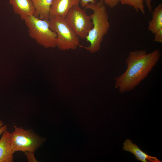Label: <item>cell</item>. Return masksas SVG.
Returning a JSON list of instances; mask_svg holds the SVG:
<instances>
[{"mask_svg": "<svg viewBox=\"0 0 162 162\" xmlns=\"http://www.w3.org/2000/svg\"><path fill=\"white\" fill-rule=\"evenodd\" d=\"M35 8L36 16L42 20H49L53 0H31Z\"/></svg>", "mask_w": 162, "mask_h": 162, "instance_id": "8fae6325", "label": "cell"}, {"mask_svg": "<svg viewBox=\"0 0 162 162\" xmlns=\"http://www.w3.org/2000/svg\"><path fill=\"white\" fill-rule=\"evenodd\" d=\"M49 20L40 19L32 15L24 21L31 38L45 48H54L56 46L57 35L50 28Z\"/></svg>", "mask_w": 162, "mask_h": 162, "instance_id": "3957f363", "label": "cell"}, {"mask_svg": "<svg viewBox=\"0 0 162 162\" xmlns=\"http://www.w3.org/2000/svg\"><path fill=\"white\" fill-rule=\"evenodd\" d=\"M25 153L26 155L28 161H37L34 157V152H25Z\"/></svg>", "mask_w": 162, "mask_h": 162, "instance_id": "e0dca14e", "label": "cell"}, {"mask_svg": "<svg viewBox=\"0 0 162 162\" xmlns=\"http://www.w3.org/2000/svg\"><path fill=\"white\" fill-rule=\"evenodd\" d=\"M15 13L23 20L32 15L36 16L34 5L31 0H9Z\"/></svg>", "mask_w": 162, "mask_h": 162, "instance_id": "ba28073f", "label": "cell"}, {"mask_svg": "<svg viewBox=\"0 0 162 162\" xmlns=\"http://www.w3.org/2000/svg\"><path fill=\"white\" fill-rule=\"evenodd\" d=\"M123 150L133 154L137 160L143 162H161L156 157L150 156L142 150L138 146L129 139L123 144Z\"/></svg>", "mask_w": 162, "mask_h": 162, "instance_id": "9c48e42d", "label": "cell"}, {"mask_svg": "<svg viewBox=\"0 0 162 162\" xmlns=\"http://www.w3.org/2000/svg\"><path fill=\"white\" fill-rule=\"evenodd\" d=\"M7 125H4L2 126L0 128V136L2 134L3 132L7 129Z\"/></svg>", "mask_w": 162, "mask_h": 162, "instance_id": "d6986e66", "label": "cell"}, {"mask_svg": "<svg viewBox=\"0 0 162 162\" xmlns=\"http://www.w3.org/2000/svg\"><path fill=\"white\" fill-rule=\"evenodd\" d=\"M154 40L156 42L161 43H162V28H160L154 34Z\"/></svg>", "mask_w": 162, "mask_h": 162, "instance_id": "9a60e30c", "label": "cell"}, {"mask_svg": "<svg viewBox=\"0 0 162 162\" xmlns=\"http://www.w3.org/2000/svg\"><path fill=\"white\" fill-rule=\"evenodd\" d=\"M84 8L85 10L90 9L93 11L90 15L93 27L86 39L90 45L85 48L90 53H94L100 50L104 38L109 30V16L106 7L103 2L99 1L94 4L89 3Z\"/></svg>", "mask_w": 162, "mask_h": 162, "instance_id": "7a4b0ae2", "label": "cell"}, {"mask_svg": "<svg viewBox=\"0 0 162 162\" xmlns=\"http://www.w3.org/2000/svg\"><path fill=\"white\" fill-rule=\"evenodd\" d=\"M14 130L10 133L11 148L13 153L17 151L34 152L46 141L32 129L25 130L14 126Z\"/></svg>", "mask_w": 162, "mask_h": 162, "instance_id": "277c9868", "label": "cell"}, {"mask_svg": "<svg viewBox=\"0 0 162 162\" xmlns=\"http://www.w3.org/2000/svg\"><path fill=\"white\" fill-rule=\"evenodd\" d=\"M4 125V123L3 121L0 119V128Z\"/></svg>", "mask_w": 162, "mask_h": 162, "instance_id": "ffe728a7", "label": "cell"}, {"mask_svg": "<svg viewBox=\"0 0 162 162\" xmlns=\"http://www.w3.org/2000/svg\"><path fill=\"white\" fill-rule=\"evenodd\" d=\"M152 12V18L148 23V30L154 34L162 28V4H159Z\"/></svg>", "mask_w": 162, "mask_h": 162, "instance_id": "7c38bea8", "label": "cell"}, {"mask_svg": "<svg viewBox=\"0 0 162 162\" xmlns=\"http://www.w3.org/2000/svg\"><path fill=\"white\" fill-rule=\"evenodd\" d=\"M49 27L57 35L56 46L62 51L75 50L80 46V38L64 19L57 16L49 19Z\"/></svg>", "mask_w": 162, "mask_h": 162, "instance_id": "5b68a950", "label": "cell"}, {"mask_svg": "<svg viewBox=\"0 0 162 162\" xmlns=\"http://www.w3.org/2000/svg\"><path fill=\"white\" fill-rule=\"evenodd\" d=\"M64 19L80 38L86 39L93 24L90 15L82 9L79 4L74 6L70 10Z\"/></svg>", "mask_w": 162, "mask_h": 162, "instance_id": "8992f818", "label": "cell"}, {"mask_svg": "<svg viewBox=\"0 0 162 162\" xmlns=\"http://www.w3.org/2000/svg\"><path fill=\"white\" fill-rule=\"evenodd\" d=\"M10 133L7 129L2 133L0 139V162H12L13 154L10 140Z\"/></svg>", "mask_w": 162, "mask_h": 162, "instance_id": "30bf717a", "label": "cell"}, {"mask_svg": "<svg viewBox=\"0 0 162 162\" xmlns=\"http://www.w3.org/2000/svg\"><path fill=\"white\" fill-rule=\"evenodd\" d=\"M144 2L145 0H121L120 2L122 5L132 7L136 12L140 11L143 15H145Z\"/></svg>", "mask_w": 162, "mask_h": 162, "instance_id": "4fadbf2b", "label": "cell"}, {"mask_svg": "<svg viewBox=\"0 0 162 162\" xmlns=\"http://www.w3.org/2000/svg\"><path fill=\"white\" fill-rule=\"evenodd\" d=\"M104 3L110 7L112 8L117 5L121 0H103Z\"/></svg>", "mask_w": 162, "mask_h": 162, "instance_id": "5bb4252c", "label": "cell"}, {"mask_svg": "<svg viewBox=\"0 0 162 162\" xmlns=\"http://www.w3.org/2000/svg\"><path fill=\"white\" fill-rule=\"evenodd\" d=\"M80 2V0H53L49 19L57 16L64 18L71 8L79 4Z\"/></svg>", "mask_w": 162, "mask_h": 162, "instance_id": "52a82bcc", "label": "cell"}, {"mask_svg": "<svg viewBox=\"0 0 162 162\" xmlns=\"http://www.w3.org/2000/svg\"><path fill=\"white\" fill-rule=\"evenodd\" d=\"M153 0H145L146 5L148 11L151 12L152 11V2Z\"/></svg>", "mask_w": 162, "mask_h": 162, "instance_id": "ac0fdd59", "label": "cell"}, {"mask_svg": "<svg viewBox=\"0 0 162 162\" xmlns=\"http://www.w3.org/2000/svg\"><path fill=\"white\" fill-rule=\"evenodd\" d=\"M100 1L103 2V0H99ZM80 4L82 7H85L89 3L94 4L96 2V0H80Z\"/></svg>", "mask_w": 162, "mask_h": 162, "instance_id": "2e32d148", "label": "cell"}, {"mask_svg": "<svg viewBox=\"0 0 162 162\" xmlns=\"http://www.w3.org/2000/svg\"><path fill=\"white\" fill-rule=\"evenodd\" d=\"M161 56L158 49L148 53L142 50L130 52L126 60L125 71L114 79L115 88L121 93L134 89L148 76Z\"/></svg>", "mask_w": 162, "mask_h": 162, "instance_id": "6da1fadb", "label": "cell"}]
</instances>
